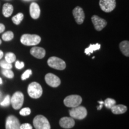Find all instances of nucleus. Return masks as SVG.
<instances>
[{"instance_id": "f257e3e1", "label": "nucleus", "mask_w": 129, "mask_h": 129, "mask_svg": "<svg viewBox=\"0 0 129 129\" xmlns=\"http://www.w3.org/2000/svg\"><path fill=\"white\" fill-rule=\"evenodd\" d=\"M41 37L34 34H24L21 37L20 42L23 45L28 46H36L41 41Z\"/></svg>"}, {"instance_id": "f03ea898", "label": "nucleus", "mask_w": 129, "mask_h": 129, "mask_svg": "<svg viewBox=\"0 0 129 129\" xmlns=\"http://www.w3.org/2000/svg\"><path fill=\"white\" fill-rule=\"evenodd\" d=\"M28 93L30 98L33 99H38L43 94V88L39 83L33 82L28 85Z\"/></svg>"}, {"instance_id": "7ed1b4c3", "label": "nucleus", "mask_w": 129, "mask_h": 129, "mask_svg": "<svg viewBox=\"0 0 129 129\" xmlns=\"http://www.w3.org/2000/svg\"><path fill=\"white\" fill-rule=\"evenodd\" d=\"M33 124L35 129H50V124L47 119L43 115H38L34 118Z\"/></svg>"}, {"instance_id": "20e7f679", "label": "nucleus", "mask_w": 129, "mask_h": 129, "mask_svg": "<svg viewBox=\"0 0 129 129\" xmlns=\"http://www.w3.org/2000/svg\"><path fill=\"white\" fill-rule=\"evenodd\" d=\"M69 114L72 118L83 120L87 115V111L84 106H78L77 107L72 108L69 111Z\"/></svg>"}, {"instance_id": "39448f33", "label": "nucleus", "mask_w": 129, "mask_h": 129, "mask_svg": "<svg viewBox=\"0 0 129 129\" xmlns=\"http://www.w3.org/2000/svg\"><path fill=\"white\" fill-rule=\"evenodd\" d=\"M23 94L20 91H17V92L14 93L10 99V102L12 105L13 108L16 110L21 108L23 104Z\"/></svg>"}, {"instance_id": "423d86ee", "label": "nucleus", "mask_w": 129, "mask_h": 129, "mask_svg": "<svg viewBox=\"0 0 129 129\" xmlns=\"http://www.w3.org/2000/svg\"><path fill=\"white\" fill-rule=\"evenodd\" d=\"M47 63L50 67L57 70H63L66 68V63L64 61L54 56L50 57L48 59Z\"/></svg>"}, {"instance_id": "0eeeda50", "label": "nucleus", "mask_w": 129, "mask_h": 129, "mask_svg": "<svg viewBox=\"0 0 129 129\" xmlns=\"http://www.w3.org/2000/svg\"><path fill=\"white\" fill-rule=\"evenodd\" d=\"M63 102L67 107L75 108L81 104L82 98L79 95H70L64 99Z\"/></svg>"}, {"instance_id": "6e6552de", "label": "nucleus", "mask_w": 129, "mask_h": 129, "mask_svg": "<svg viewBox=\"0 0 129 129\" xmlns=\"http://www.w3.org/2000/svg\"><path fill=\"white\" fill-rule=\"evenodd\" d=\"M99 6L105 12H112L116 7L115 0H100Z\"/></svg>"}, {"instance_id": "1a4fd4ad", "label": "nucleus", "mask_w": 129, "mask_h": 129, "mask_svg": "<svg viewBox=\"0 0 129 129\" xmlns=\"http://www.w3.org/2000/svg\"><path fill=\"white\" fill-rule=\"evenodd\" d=\"M20 123L17 118L14 115H10L7 118L6 129H20Z\"/></svg>"}, {"instance_id": "9d476101", "label": "nucleus", "mask_w": 129, "mask_h": 129, "mask_svg": "<svg viewBox=\"0 0 129 129\" xmlns=\"http://www.w3.org/2000/svg\"><path fill=\"white\" fill-rule=\"evenodd\" d=\"M45 80L48 85L52 87H57L60 84V78L53 74L48 73L45 76Z\"/></svg>"}, {"instance_id": "9b49d317", "label": "nucleus", "mask_w": 129, "mask_h": 129, "mask_svg": "<svg viewBox=\"0 0 129 129\" xmlns=\"http://www.w3.org/2000/svg\"><path fill=\"white\" fill-rule=\"evenodd\" d=\"M91 21L95 29L98 31L102 30L107 25V22L104 19H102L99 16L94 15L91 17Z\"/></svg>"}, {"instance_id": "f8f14e48", "label": "nucleus", "mask_w": 129, "mask_h": 129, "mask_svg": "<svg viewBox=\"0 0 129 129\" xmlns=\"http://www.w3.org/2000/svg\"><path fill=\"white\" fill-rule=\"evenodd\" d=\"M73 16L75 20L78 25H81L83 23L85 19V14L83 10L80 7H77L73 10Z\"/></svg>"}, {"instance_id": "ddd939ff", "label": "nucleus", "mask_w": 129, "mask_h": 129, "mask_svg": "<svg viewBox=\"0 0 129 129\" xmlns=\"http://www.w3.org/2000/svg\"><path fill=\"white\" fill-rule=\"evenodd\" d=\"M59 124L62 128H71L75 125V121L72 117H63L60 120Z\"/></svg>"}, {"instance_id": "4468645a", "label": "nucleus", "mask_w": 129, "mask_h": 129, "mask_svg": "<svg viewBox=\"0 0 129 129\" xmlns=\"http://www.w3.org/2000/svg\"><path fill=\"white\" fill-rule=\"evenodd\" d=\"M30 53L31 55L37 59H43L46 55V50L42 47H34L30 49Z\"/></svg>"}, {"instance_id": "2eb2a0df", "label": "nucleus", "mask_w": 129, "mask_h": 129, "mask_svg": "<svg viewBox=\"0 0 129 129\" xmlns=\"http://www.w3.org/2000/svg\"><path fill=\"white\" fill-rule=\"evenodd\" d=\"M30 16L34 19H37L40 16V8L36 3H32L29 7Z\"/></svg>"}, {"instance_id": "dca6fc26", "label": "nucleus", "mask_w": 129, "mask_h": 129, "mask_svg": "<svg viewBox=\"0 0 129 129\" xmlns=\"http://www.w3.org/2000/svg\"><path fill=\"white\" fill-rule=\"evenodd\" d=\"M111 111L114 114H121L127 111V107L124 105H114L111 108Z\"/></svg>"}, {"instance_id": "f3484780", "label": "nucleus", "mask_w": 129, "mask_h": 129, "mask_svg": "<svg viewBox=\"0 0 129 129\" xmlns=\"http://www.w3.org/2000/svg\"><path fill=\"white\" fill-rule=\"evenodd\" d=\"M13 12V7L9 3H6L3 7V14L6 17H9Z\"/></svg>"}, {"instance_id": "a211bd4d", "label": "nucleus", "mask_w": 129, "mask_h": 129, "mask_svg": "<svg viewBox=\"0 0 129 129\" xmlns=\"http://www.w3.org/2000/svg\"><path fill=\"white\" fill-rule=\"evenodd\" d=\"M120 48L124 55L129 56V42L128 41H124L120 43Z\"/></svg>"}, {"instance_id": "6ab92c4d", "label": "nucleus", "mask_w": 129, "mask_h": 129, "mask_svg": "<svg viewBox=\"0 0 129 129\" xmlns=\"http://www.w3.org/2000/svg\"><path fill=\"white\" fill-rule=\"evenodd\" d=\"M101 48V44H91L85 50V53L87 55H90L91 53H92L93 51L98 50Z\"/></svg>"}, {"instance_id": "aec40b11", "label": "nucleus", "mask_w": 129, "mask_h": 129, "mask_svg": "<svg viewBox=\"0 0 129 129\" xmlns=\"http://www.w3.org/2000/svg\"><path fill=\"white\" fill-rule=\"evenodd\" d=\"M23 14L22 13H19L17 14L12 17V21L15 25H19L20 22L23 20Z\"/></svg>"}, {"instance_id": "412c9836", "label": "nucleus", "mask_w": 129, "mask_h": 129, "mask_svg": "<svg viewBox=\"0 0 129 129\" xmlns=\"http://www.w3.org/2000/svg\"><path fill=\"white\" fill-rule=\"evenodd\" d=\"M16 59V55L13 53H7L5 56V60L10 63L15 62Z\"/></svg>"}, {"instance_id": "4be33fe9", "label": "nucleus", "mask_w": 129, "mask_h": 129, "mask_svg": "<svg viewBox=\"0 0 129 129\" xmlns=\"http://www.w3.org/2000/svg\"><path fill=\"white\" fill-rule=\"evenodd\" d=\"M14 37V34L12 31H7L3 34L2 35L3 40L5 41H9L13 40Z\"/></svg>"}, {"instance_id": "5701e85b", "label": "nucleus", "mask_w": 129, "mask_h": 129, "mask_svg": "<svg viewBox=\"0 0 129 129\" xmlns=\"http://www.w3.org/2000/svg\"><path fill=\"white\" fill-rule=\"evenodd\" d=\"M104 104L105 106H106V108L111 109L113 106L115 105L116 104V102L114 99H111V98H108V99H106L105 100Z\"/></svg>"}, {"instance_id": "b1692460", "label": "nucleus", "mask_w": 129, "mask_h": 129, "mask_svg": "<svg viewBox=\"0 0 129 129\" xmlns=\"http://www.w3.org/2000/svg\"><path fill=\"white\" fill-rule=\"evenodd\" d=\"M2 74L8 78H13L14 77V73L10 69H3Z\"/></svg>"}, {"instance_id": "393cba45", "label": "nucleus", "mask_w": 129, "mask_h": 129, "mask_svg": "<svg viewBox=\"0 0 129 129\" xmlns=\"http://www.w3.org/2000/svg\"><path fill=\"white\" fill-rule=\"evenodd\" d=\"M0 67L4 69H11L12 68V64L6 60H2L0 62Z\"/></svg>"}, {"instance_id": "a878e982", "label": "nucleus", "mask_w": 129, "mask_h": 129, "mask_svg": "<svg viewBox=\"0 0 129 129\" xmlns=\"http://www.w3.org/2000/svg\"><path fill=\"white\" fill-rule=\"evenodd\" d=\"M10 104V98L9 95H7L6 96L3 102L0 103V105L2 106H7L9 105Z\"/></svg>"}, {"instance_id": "bb28decb", "label": "nucleus", "mask_w": 129, "mask_h": 129, "mask_svg": "<svg viewBox=\"0 0 129 129\" xmlns=\"http://www.w3.org/2000/svg\"><path fill=\"white\" fill-rule=\"evenodd\" d=\"M32 71L30 70V69H28V70L26 71L22 74V77H21V78H22V80H26V79H28L29 77L32 75Z\"/></svg>"}, {"instance_id": "cd10ccee", "label": "nucleus", "mask_w": 129, "mask_h": 129, "mask_svg": "<svg viewBox=\"0 0 129 129\" xmlns=\"http://www.w3.org/2000/svg\"><path fill=\"white\" fill-rule=\"evenodd\" d=\"M30 112H31V111H30V108H25L21 109L19 113L22 116H27L29 115Z\"/></svg>"}, {"instance_id": "c85d7f7f", "label": "nucleus", "mask_w": 129, "mask_h": 129, "mask_svg": "<svg viewBox=\"0 0 129 129\" xmlns=\"http://www.w3.org/2000/svg\"><path fill=\"white\" fill-rule=\"evenodd\" d=\"M20 129H32V127L30 124L24 123L20 124Z\"/></svg>"}, {"instance_id": "c756f323", "label": "nucleus", "mask_w": 129, "mask_h": 129, "mask_svg": "<svg viewBox=\"0 0 129 129\" xmlns=\"http://www.w3.org/2000/svg\"><path fill=\"white\" fill-rule=\"evenodd\" d=\"M24 63L23 62H19V61H17V62H16V64H15V66H16V68L17 69H22L24 67Z\"/></svg>"}, {"instance_id": "7c9ffc66", "label": "nucleus", "mask_w": 129, "mask_h": 129, "mask_svg": "<svg viewBox=\"0 0 129 129\" xmlns=\"http://www.w3.org/2000/svg\"><path fill=\"white\" fill-rule=\"evenodd\" d=\"M5 30V26L2 23H0V33H2Z\"/></svg>"}, {"instance_id": "2f4dec72", "label": "nucleus", "mask_w": 129, "mask_h": 129, "mask_svg": "<svg viewBox=\"0 0 129 129\" xmlns=\"http://www.w3.org/2000/svg\"><path fill=\"white\" fill-rule=\"evenodd\" d=\"M99 103L100 104V106L99 108H98V109H101L102 108V107L103 106V104H104V102L103 101H99Z\"/></svg>"}, {"instance_id": "473e14b6", "label": "nucleus", "mask_w": 129, "mask_h": 129, "mask_svg": "<svg viewBox=\"0 0 129 129\" xmlns=\"http://www.w3.org/2000/svg\"><path fill=\"white\" fill-rule=\"evenodd\" d=\"M3 55H4V53L1 50H0V59H2V57H3Z\"/></svg>"}, {"instance_id": "72a5a7b5", "label": "nucleus", "mask_w": 129, "mask_h": 129, "mask_svg": "<svg viewBox=\"0 0 129 129\" xmlns=\"http://www.w3.org/2000/svg\"><path fill=\"white\" fill-rule=\"evenodd\" d=\"M3 84V81H2V79L0 78V84Z\"/></svg>"}, {"instance_id": "f704fd0d", "label": "nucleus", "mask_w": 129, "mask_h": 129, "mask_svg": "<svg viewBox=\"0 0 129 129\" xmlns=\"http://www.w3.org/2000/svg\"><path fill=\"white\" fill-rule=\"evenodd\" d=\"M1 44V40H0V44Z\"/></svg>"}, {"instance_id": "c9c22d12", "label": "nucleus", "mask_w": 129, "mask_h": 129, "mask_svg": "<svg viewBox=\"0 0 129 129\" xmlns=\"http://www.w3.org/2000/svg\"><path fill=\"white\" fill-rule=\"evenodd\" d=\"M25 1H30V0H25Z\"/></svg>"}, {"instance_id": "e433bc0d", "label": "nucleus", "mask_w": 129, "mask_h": 129, "mask_svg": "<svg viewBox=\"0 0 129 129\" xmlns=\"http://www.w3.org/2000/svg\"><path fill=\"white\" fill-rule=\"evenodd\" d=\"M0 96H1V93H0Z\"/></svg>"}, {"instance_id": "4c0bfd02", "label": "nucleus", "mask_w": 129, "mask_h": 129, "mask_svg": "<svg viewBox=\"0 0 129 129\" xmlns=\"http://www.w3.org/2000/svg\"><path fill=\"white\" fill-rule=\"evenodd\" d=\"M7 1H10V0H7Z\"/></svg>"}]
</instances>
